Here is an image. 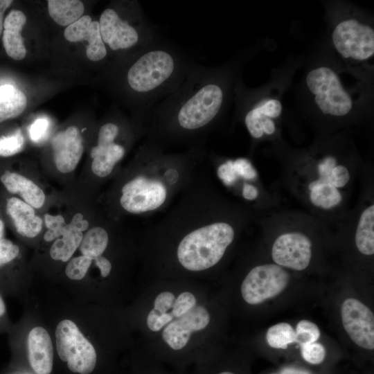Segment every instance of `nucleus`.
<instances>
[{"mask_svg": "<svg viewBox=\"0 0 374 374\" xmlns=\"http://www.w3.org/2000/svg\"><path fill=\"white\" fill-rule=\"evenodd\" d=\"M215 197L201 172L192 184L147 226V240L167 247L175 264L189 272L215 267L234 241L233 224L218 219Z\"/></svg>", "mask_w": 374, "mask_h": 374, "instance_id": "1", "label": "nucleus"}, {"mask_svg": "<svg viewBox=\"0 0 374 374\" xmlns=\"http://www.w3.org/2000/svg\"><path fill=\"white\" fill-rule=\"evenodd\" d=\"M203 153H168L149 139L134 163L118 179L114 197L123 214L150 217L166 211L197 177Z\"/></svg>", "mask_w": 374, "mask_h": 374, "instance_id": "2", "label": "nucleus"}, {"mask_svg": "<svg viewBox=\"0 0 374 374\" xmlns=\"http://www.w3.org/2000/svg\"><path fill=\"white\" fill-rule=\"evenodd\" d=\"M198 75L179 93L176 103L148 130L149 139L163 143L193 141L204 136L221 110L224 93L220 84L205 78V73Z\"/></svg>", "mask_w": 374, "mask_h": 374, "instance_id": "3", "label": "nucleus"}, {"mask_svg": "<svg viewBox=\"0 0 374 374\" xmlns=\"http://www.w3.org/2000/svg\"><path fill=\"white\" fill-rule=\"evenodd\" d=\"M181 59L176 51L152 42L129 68L127 82L148 103L175 86L181 75Z\"/></svg>", "mask_w": 374, "mask_h": 374, "instance_id": "4", "label": "nucleus"}, {"mask_svg": "<svg viewBox=\"0 0 374 374\" xmlns=\"http://www.w3.org/2000/svg\"><path fill=\"white\" fill-rule=\"evenodd\" d=\"M55 338L58 355L71 371L89 374L93 371L97 360L95 348L72 321L58 323Z\"/></svg>", "mask_w": 374, "mask_h": 374, "instance_id": "5", "label": "nucleus"}, {"mask_svg": "<svg viewBox=\"0 0 374 374\" xmlns=\"http://www.w3.org/2000/svg\"><path fill=\"white\" fill-rule=\"evenodd\" d=\"M306 84L323 114L342 116L351 110L352 100L331 69L320 66L310 71L306 77Z\"/></svg>", "mask_w": 374, "mask_h": 374, "instance_id": "6", "label": "nucleus"}, {"mask_svg": "<svg viewBox=\"0 0 374 374\" xmlns=\"http://www.w3.org/2000/svg\"><path fill=\"white\" fill-rule=\"evenodd\" d=\"M290 280L289 273L276 264H264L253 267L243 279L240 292L249 305H258L283 292Z\"/></svg>", "mask_w": 374, "mask_h": 374, "instance_id": "7", "label": "nucleus"}, {"mask_svg": "<svg viewBox=\"0 0 374 374\" xmlns=\"http://www.w3.org/2000/svg\"><path fill=\"white\" fill-rule=\"evenodd\" d=\"M337 51L344 58L366 60L374 54V30L355 19L339 22L332 33Z\"/></svg>", "mask_w": 374, "mask_h": 374, "instance_id": "8", "label": "nucleus"}, {"mask_svg": "<svg viewBox=\"0 0 374 374\" xmlns=\"http://www.w3.org/2000/svg\"><path fill=\"white\" fill-rule=\"evenodd\" d=\"M119 134V126L112 122L99 129L97 145L90 152L91 172L99 179L110 177L126 154L125 147L116 141Z\"/></svg>", "mask_w": 374, "mask_h": 374, "instance_id": "9", "label": "nucleus"}, {"mask_svg": "<svg viewBox=\"0 0 374 374\" xmlns=\"http://www.w3.org/2000/svg\"><path fill=\"white\" fill-rule=\"evenodd\" d=\"M342 326L353 343L368 351L374 350V314L357 299L350 297L341 303Z\"/></svg>", "mask_w": 374, "mask_h": 374, "instance_id": "10", "label": "nucleus"}, {"mask_svg": "<svg viewBox=\"0 0 374 374\" xmlns=\"http://www.w3.org/2000/svg\"><path fill=\"white\" fill-rule=\"evenodd\" d=\"M210 320L206 307L197 304L186 314L173 318L161 330L162 339L172 351L179 352L186 348L192 334L206 328Z\"/></svg>", "mask_w": 374, "mask_h": 374, "instance_id": "11", "label": "nucleus"}, {"mask_svg": "<svg viewBox=\"0 0 374 374\" xmlns=\"http://www.w3.org/2000/svg\"><path fill=\"white\" fill-rule=\"evenodd\" d=\"M271 258L277 265L296 271L305 269L312 258V243L304 234L285 233L274 241Z\"/></svg>", "mask_w": 374, "mask_h": 374, "instance_id": "12", "label": "nucleus"}, {"mask_svg": "<svg viewBox=\"0 0 374 374\" xmlns=\"http://www.w3.org/2000/svg\"><path fill=\"white\" fill-rule=\"evenodd\" d=\"M103 41L114 51L127 50L141 42L142 35L133 25L121 17L114 8H107L99 19Z\"/></svg>", "mask_w": 374, "mask_h": 374, "instance_id": "13", "label": "nucleus"}, {"mask_svg": "<svg viewBox=\"0 0 374 374\" xmlns=\"http://www.w3.org/2000/svg\"><path fill=\"white\" fill-rule=\"evenodd\" d=\"M51 145L57 171L62 174L74 171L84 152V142L80 130L75 126H70L57 132L52 139Z\"/></svg>", "mask_w": 374, "mask_h": 374, "instance_id": "14", "label": "nucleus"}, {"mask_svg": "<svg viewBox=\"0 0 374 374\" xmlns=\"http://www.w3.org/2000/svg\"><path fill=\"white\" fill-rule=\"evenodd\" d=\"M64 36L66 40L71 42L87 40L89 44L86 54L91 61H100L107 55V51L101 37L99 22L93 21L89 15H83L67 26Z\"/></svg>", "mask_w": 374, "mask_h": 374, "instance_id": "15", "label": "nucleus"}, {"mask_svg": "<svg viewBox=\"0 0 374 374\" xmlns=\"http://www.w3.org/2000/svg\"><path fill=\"white\" fill-rule=\"evenodd\" d=\"M6 211L17 232L26 238H35L42 231L44 221L35 209L17 197L7 199Z\"/></svg>", "mask_w": 374, "mask_h": 374, "instance_id": "16", "label": "nucleus"}, {"mask_svg": "<svg viewBox=\"0 0 374 374\" xmlns=\"http://www.w3.org/2000/svg\"><path fill=\"white\" fill-rule=\"evenodd\" d=\"M28 360L37 374H49L53 368V350L48 332L37 326L33 328L28 337Z\"/></svg>", "mask_w": 374, "mask_h": 374, "instance_id": "17", "label": "nucleus"}, {"mask_svg": "<svg viewBox=\"0 0 374 374\" xmlns=\"http://www.w3.org/2000/svg\"><path fill=\"white\" fill-rule=\"evenodd\" d=\"M0 181L12 194L17 195L21 200L35 209L42 208L46 196L42 188L27 177L10 170H6L0 177Z\"/></svg>", "mask_w": 374, "mask_h": 374, "instance_id": "18", "label": "nucleus"}, {"mask_svg": "<svg viewBox=\"0 0 374 374\" xmlns=\"http://www.w3.org/2000/svg\"><path fill=\"white\" fill-rule=\"evenodd\" d=\"M282 105L276 99H270L250 109L244 117V123L251 136L261 138L264 133L272 134L276 130L271 118L278 117L282 112Z\"/></svg>", "mask_w": 374, "mask_h": 374, "instance_id": "19", "label": "nucleus"}, {"mask_svg": "<svg viewBox=\"0 0 374 374\" xmlns=\"http://www.w3.org/2000/svg\"><path fill=\"white\" fill-rule=\"evenodd\" d=\"M26 22L25 15L19 10H11L3 22V44L7 55L16 60L24 59L26 55V49L21 36V31Z\"/></svg>", "mask_w": 374, "mask_h": 374, "instance_id": "20", "label": "nucleus"}, {"mask_svg": "<svg viewBox=\"0 0 374 374\" xmlns=\"http://www.w3.org/2000/svg\"><path fill=\"white\" fill-rule=\"evenodd\" d=\"M26 95L10 84L0 86V123L15 118L26 109Z\"/></svg>", "mask_w": 374, "mask_h": 374, "instance_id": "21", "label": "nucleus"}, {"mask_svg": "<svg viewBox=\"0 0 374 374\" xmlns=\"http://www.w3.org/2000/svg\"><path fill=\"white\" fill-rule=\"evenodd\" d=\"M48 11L51 18L60 26H70L78 20L84 11L82 1L78 0H48Z\"/></svg>", "mask_w": 374, "mask_h": 374, "instance_id": "22", "label": "nucleus"}, {"mask_svg": "<svg viewBox=\"0 0 374 374\" xmlns=\"http://www.w3.org/2000/svg\"><path fill=\"white\" fill-rule=\"evenodd\" d=\"M355 241L358 251L364 255L374 253V205L365 208L357 224Z\"/></svg>", "mask_w": 374, "mask_h": 374, "instance_id": "23", "label": "nucleus"}, {"mask_svg": "<svg viewBox=\"0 0 374 374\" xmlns=\"http://www.w3.org/2000/svg\"><path fill=\"white\" fill-rule=\"evenodd\" d=\"M109 242V231L103 225H95L84 233L79 248L82 255L93 260L105 253Z\"/></svg>", "mask_w": 374, "mask_h": 374, "instance_id": "24", "label": "nucleus"}, {"mask_svg": "<svg viewBox=\"0 0 374 374\" xmlns=\"http://www.w3.org/2000/svg\"><path fill=\"white\" fill-rule=\"evenodd\" d=\"M83 235L84 233L70 226L69 230L52 244L50 249L51 258L64 262H68L79 248Z\"/></svg>", "mask_w": 374, "mask_h": 374, "instance_id": "25", "label": "nucleus"}, {"mask_svg": "<svg viewBox=\"0 0 374 374\" xmlns=\"http://www.w3.org/2000/svg\"><path fill=\"white\" fill-rule=\"evenodd\" d=\"M311 202L323 208H330L338 205L341 201V195L338 188L328 184L321 183L317 180L309 184Z\"/></svg>", "mask_w": 374, "mask_h": 374, "instance_id": "26", "label": "nucleus"}, {"mask_svg": "<svg viewBox=\"0 0 374 374\" xmlns=\"http://www.w3.org/2000/svg\"><path fill=\"white\" fill-rule=\"evenodd\" d=\"M198 366L196 374H250L244 362L202 359Z\"/></svg>", "mask_w": 374, "mask_h": 374, "instance_id": "27", "label": "nucleus"}, {"mask_svg": "<svg viewBox=\"0 0 374 374\" xmlns=\"http://www.w3.org/2000/svg\"><path fill=\"white\" fill-rule=\"evenodd\" d=\"M266 340L268 345L273 348L287 349L288 346L296 343L295 330L288 323H278L268 328Z\"/></svg>", "mask_w": 374, "mask_h": 374, "instance_id": "28", "label": "nucleus"}, {"mask_svg": "<svg viewBox=\"0 0 374 374\" xmlns=\"http://www.w3.org/2000/svg\"><path fill=\"white\" fill-rule=\"evenodd\" d=\"M43 221L47 229L44 234V239L46 242L54 241L62 237L70 229L69 223L66 222L63 215L60 214L46 213Z\"/></svg>", "mask_w": 374, "mask_h": 374, "instance_id": "29", "label": "nucleus"}, {"mask_svg": "<svg viewBox=\"0 0 374 374\" xmlns=\"http://www.w3.org/2000/svg\"><path fill=\"white\" fill-rule=\"evenodd\" d=\"M25 145V139L20 128L12 133L0 136V157H8L20 152Z\"/></svg>", "mask_w": 374, "mask_h": 374, "instance_id": "30", "label": "nucleus"}, {"mask_svg": "<svg viewBox=\"0 0 374 374\" xmlns=\"http://www.w3.org/2000/svg\"><path fill=\"white\" fill-rule=\"evenodd\" d=\"M300 353L303 360L311 366H323L326 361V349L317 341L300 346Z\"/></svg>", "mask_w": 374, "mask_h": 374, "instance_id": "31", "label": "nucleus"}, {"mask_svg": "<svg viewBox=\"0 0 374 374\" xmlns=\"http://www.w3.org/2000/svg\"><path fill=\"white\" fill-rule=\"evenodd\" d=\"M296 343L299 346L308 343L316 342L321 336V331L316 323L307 319L298 322L296 329Z\"/></svg>", "mask_w": 374, "mask_h": 374, "instance_id": "32", "label": "nucleus"}, {"mask_svg": "<svg viewBox=\"0 0 374 374\" xmlns=\"http://www.w3.org/2000/svg\"><path fill=\"white\" fill-rule=\"evenodd\" d=\"M92 261L91 258L83 255L71 258L66 266L65 273L71 280H81L85 276Z\"/></svg>", "mask_w": 374, "mask_h": 374, "instance_id": "33", "label": "nucleus"}, {"mask_svg": "<svg viewBox=\"0 0 374 374\" xmlns=\"http://www.w3.org/2000/svg\"><path fill=\"white\" fill-rule=\"evenodd\" d=\"M50 122L48 118L41 117L35 119L28 127L30 139L34 143H40L48 136Z\"/></svg>", "mask_w": 374, "mask_h": 374, "instance_id": "34", "label": "nucleus"}, {"mask_svg": "<svg viewBox=\"0 0 374 374\" xmlns=\"http://www.w3.org/2000/svg\"><path fill=\"white\" fill-rule=\"evenodd\" d=\"M19 253V247L11 240H0V267L12 261Z\"/></svg>", "mask_w": 374, "mask_h": 374, "instance_id": "35", "label": "nucleus"}, {"mask_svg": "<svg viewBox=\"0 0 374 374\" xmlns=\"http://www.w3.org/2000/svg\"><path fill=\"white\" fill-rule=\"evenodd\" d=\"M264 374H329L328 371H314L312 368L297 364L284 365L277 370Z\"/></svg>", "mask_w": 374, "mask_h": 374, "instance_id": "36", "label": "nucleus"}, {"mask_svg": "<svg viewBox=\"0 0 374 374\" xmlns=\"http://www.w3.org/2000/svg\"><path fill=\"white\" fill-rule=\"evenodd\" d=\"M349 179L350 174L347 168L339 165L333 168L328 178L324 183L338 188L344 186L348 182Z\"/></svg>", "mask_w": 374, "mask_h": 374, "instance_id": "37", "label": "nucleus"}, {"mask_svg": "<svg viewBox=\"0 0 374 374\" xmlns=\"http://www.w3.org/2000/svg\"><path fill=\"white\" fill-rule=\"evenodd\" d=\"M232 168L238 176H241L246 179H253L256 177V172L251 163L246 159H238L234 161H231Z\"/></svg>", "mask_w": 374, "mask_h": 374, "instance_id": "38", "label": "nucleus"}, {"mask_svg": "<svg viewBox=\"0 0 374 374\" xmlns=\"http://www.w3.org/2000/svg\"><path fill=\"white\" fill-rule=\"evenodd\" d=\"M336 159L332 157H325L318 165L319 178L317 179L324 183L328 178L332 170L336 166Z\"/></svg>", "mask_w": 374, "mask_h": 374, "instance_id": "39", "label": "nucleus"}, {"mask_svg": "<svg viewBox=\"0 0 374 374\" xmlns=\"http://www.w3.org/2000/svg\"><path fill=\"white\" fill-rule=\"evenodd\" d=\"M69 224L72 228L82 233L86 232L90 228L89 220L84 218L80 213H75Z\"/></svg>", "mask_w": 374, "mask_h": 374, "instance_id": "40", "label": "nucleus"}, {"mask_svg": "<svg viewBox=\"0 0 374 374\" xmlns=\"http://www.w3.org/2000/svg\"><path fill=\"white\" fill-rule=\"evenodd\" d=\"M93 261L95 265L99 269L102 277L105 278L110 274L112 265L107 258L102 255L94 258Z\"/></svg>", "mask_w": 374, "mask_h": 374, "instance_id": "41", "label": "nucleus"}, {"mask_svg": "<svg viewBox=\"0 0 374 374\" xmlns=\"http://www.w3.org/2000/svg\"><path fill=\"white\" fill-rule=\"evenodd\" d=\"M143 374H172L159 367L157 363L147 362Z\"/></svg>", "mask_w": 374, "mask_h": 374, "instance_id": "42", "label": "nucleus"}, {"mask_svg": "<svg viewBox=\"0 0 374 374\" xmlns=\"http://www.w3.org/2000/svg\"><path fill=\"white\" fill-rule=\"evenodd\" d=\"M258 192L256 187L252 185L244 184L242 189V196L248 200L255 199L258 196Z\"/></svg>", "mask_w": 374, "mask_h": 374, "instance_id": "43", "label": "nucleus"}, {"mask_svg": "<svg viewBox=\"0 0 374 374\" xmlns=\"http://www.w3.org/2000/svg\"><path fill=\"white\" fill-rule=\"evenodd\" d=\"M12 3V0H0V35L1 34L3 26V17L4 12L11 5Z\"/></svg>", "mask_w": 374, "mask_h": 374, "instance_id": "44", "label": "nucleus"}, {"mask_svg": "<svg viewBox=\"0 0 374 374\" xmlns=\"http://www.w3.org/2000/svg\"><path fill=\"white\" fill-rule=\"evenodd\" d=\"M6 312V305L5 303L0 296V317L3 316Z\"/></svg>", "mask_w": 374, "mask_h": 374, "instance_id": "45", "label": "nucleus"}, {"mask_svg": "<svg viewBox=\"0 0 374 374\" xmlns=\"http://www.w3.org/2000/svg\"><path fill=\"white\" fill-rule=\"evenodd\" d=\"M4 232H5V224H4V222L3 221L0 219V240L3 238V235H4Z\"/></svg>", "mask_w": 374, "mask_h": 374, "instance_id": "46", "label": "nucleus"}]
</instances>
